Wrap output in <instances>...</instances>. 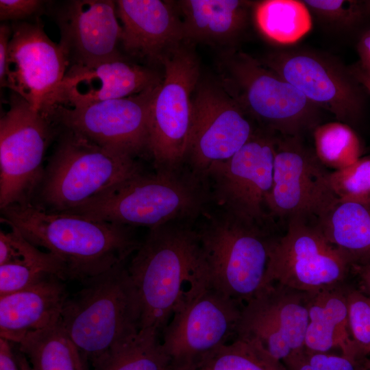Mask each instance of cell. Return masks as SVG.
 Listing matches in <instances>:
<instances>
[{
  "instance_id": "6da1fadb",
  "label": "cell",
  "mask_w": 370,
  "mask_h": 370,
  "mask_svg": "<svg viewBox=\"0 0 370 370\" xmlns=\"http://www.w3.org/2000/svg\"><path fill=\"white\" fill-rule=\"evenodd\" d=\"M1 221L56 256L66 280L84 282L126 262L141 243L132 227L46 210L33 202L1 209Z\"/></svg>"
},
{
  "instance_id": "7a4b0ae2",
  "label": "cell",
  "mask_w": 370,
  "mask_h": 370,
  "mask_svg": "<svg viewBox=\"0 0 370 370\" xmlns=\"http://www.w3.org/2000/svg\"><path fill=\"white\" fill-rule=\"evenodd\" d=\"M188 223L150 229L127 266L139 301L140 330L160 334L178 306L210 284L197 232Z\"/></svg>"
},
{
  "instance_id": "3957f363",
  "label": "cell",
  "mask_w": 370,
  "mask_h": 370,
  "mask_svg": "<svg viewBox=\"0 0 370 370\" xmlns=\"http://www.w3.org/2000/svg\"><path fill=\"white\" fill-rule=\"evenodd\" d=\"M192 173L156 171L118 184L66 213L149 229L189 222L202 212L206 194Z\"/></svg>"
},
{
  "instance_id": "277c9868",
  "label": "cell",
  "mask_w": 370,
  "mask_h": 370,
  "mask_svg": "<svg viewBox=\"0 0 370 370\" xmlns=\"http://www.w3.org/2000/svg\"><path fill=\"white\" fill-rule=\"evenodd\" d=\"M67 297L60 321L67 336L92 363L140 329L138 298L125 262L82 282Z\"/></svg>"
},
{
  "instance_id": "5b68a950",
  "label": "cell",
  "mask_w": 370,
  "mask_h": 370,
  "mask_svg": "<svg viewBox=\"0 0 370 370\" xmlns=\"http://www.w3.org/2000/svg\"><path fill=\"white\" fill-rule=\"evenodd\" d=\"M60 128L58 143L33 201L40 208L54 212H68L106 190L143 173L136 158L102 147L71 130Z\"/></svg>"
},
{
  "instance_id": "8992f818",
  "label": "cell",
  "mask_w": 370,
  "mask_h": 370,
  "mask_svg": "<svg viewBox=\"0 0 370 370\" xmlns=\"http://www.w3.org/2000/svg\"><path fill=\"white\" fill-rule=\"evenodd\" d=\"M219 70L223 88L268 131L301 136L317 126L319 108L260 60L230 49L221 56Z\"/></svg>"
},
{
  "instance_id": "52a82bcc",
  "label": "cell",
  "mask_w": 370,
  "mask_h": 370,
  "mask_svg": "<svg viewBox=\"0 0 370 370\" xmlns=\"http://www.w3.org/2000/svg\"><path fill=\"white\" fill-rule=\"evenodd\" d=\"M160 64L164 73L150 107L148 153L156 171H174L186 158L199 62L192 44L183 42Z\"/></svg>"
},
{
  "instance_id": "ba28073f",
  "label": "cell",
  "mask_w": 370,
  "mask_h": 370,
  "mask_svg": "<svg viewBox=\"0 0 370 370\" xmlns=\"http://www.w3.org/2000/svg\"><path fill=\"white\" fill-rule=\"evenodd\" d=\"M197 230L210 285L247 303L262 288L271 240L258 226L223 212Z\"/></svg>"
},
{
  "instance_id": "9c48e42d",
  "label": "cell",
  "mask_w": 370,
  "mask_h": 370,
  "mask_svg": "<svg viewBox=\"0 0 370 370\" xmlns=\"http://www.w3.org/2000/svg\"><path fill=\"white\" fill-rule=\"evenodd\" d=\"M0 119V208L32 202L43 178L42 163L55 134L53 123L15 92Z\"/></svg>"
},
{
  "instance_id": "30bf717a",
  "label": "cell",
  "mask_w": 370,
  "mask_h": 370,
  "mask_svg": "<svg viewBox=\"0 0 370 370\" xmlns=\"http://www.w3.org/2000/svg\"><path fill=\"white\" fill-rule=\"evenodd\" d=\"M210 284L184 299L162 334L171 370H195L212 352L236 335L243 307Z\"/></svg>"
},
{
  "instance_id": "8fae6325",
  "label": "cell",
  "mask_w": 370,
  "mask_h": 370,
  "mask_svg": "<svg viewBox=\"0 0 370 370\" xmlns=\"http://www.w3.org/2000/svg\"><path fill=\"white\" fill-rule=\"evenodd\" d=\"M351 263L317 227L308 225L301 219H291L284 236L271 240L262 288L277 283L315 293L339 286Z\"/></svg>"
},
{
  "instance_id": "7c38bea8",
  "label": "cell",
  "mask_w": 370,
  "mask_h": 370,
  "mask_svg": "<svg viewBox=\"0 0 370 370\" xmlns=\"http://www.w3.org/2000/svg\"><path fill=\"white\" fill-rule=\"evenodd\" d=\"M158 86L127 97L80 107L55 106L42 114L59 127L107 149L134 158L149 156V111Z\"/></svg>"
},
{
  "instance_id": "4fadbf2b",
  "label": "cell",
  "mask_w": 370,
  "mask_h": 370,
  "mask_svg": "<svg viewBox=\"0 0 370 370\" xmlns=\"http://www.w3.org/2000/svg\"><path fill=\"white\" fill-rule=\"evenodd\" d=\"M277 137L255 132L229 159L212 164L204 178L212 180L213 197L223 212L258 226L272 188Z\"/></svg>"
},
{
  "instance_id": "5bb4252c",
  "label": "cell",
  "mask_w": 370,
  "mask_h": 370,
  "mask_svg": "<svg viewBox=\"0 0 370 370\" xmlns=\"http://www.w3.org/2000/svg\"><path fill=\"white\" fill-rule=\"evenodd\" d=\"M255 132L251 118L220 84L199 82L186 158L191 173L203 180L212 164L231 158Z\"/></svg>"
},
{
  "instance_id": "9a60e30c",
  "label": "cell",
  "mask_w": 370,
  "mask_h": 370,
  "mask_svg": "<svg viewBox=\"0 0 370 370\" xmlns=\"http://www.w3.org/2000/svg\"><path fill=\"white\" fill-rule=\"evenodd\" d=\"M338 201L329 173L301 136L277 138L273 184L266 201L270 212L289 220L309 216L320 219Z\"/></svg>"
},
{
  "instance_id": "2e32d148",
  "label": "cell",
  "mask_w": 370,
  "mask_h": 370,
  "mask_svg": "<svg viewBox=\"0 0 370 370\" xmlns=\"http://www.w3.org/2000/svg\"><path fill=\"white\" fill-rule=\"evenodd\" d=\"M309 295L277 283L264 287L243 307L236 336L258 341L284 363L305 349Z\"/></svg>"
},
{
  "instance_id": "e0dca14e",
  "label": "cell",
  "mask_w": 370,
  "mask_h": 370,
  "mask_svg": "<svg viewBox=\"0 0 370 370\" xmlns=\"http://www.w3.org/2000/svg\"><path fill=\"white\" fill-rule=\"evenodd\" d=\"M6 67L7 87L41 112L70 64L65 50L45 34L40 21L12 25Z\"/></svg>"
},
{
  "instance_id": "ac0fdd59",
  "label": "cell",
  "mask_w": 370,
  "mask_h": 370,
  "mask_svg": "<svg viewBox=\"0 0 370 370\" xmlns=\"http://www.w3.org/2000/svg\"><path fill=\"white\" fill-rule=\"evenodd\" d=\"M55 18L61 34L59 43L71 66L123 58L118 50L122 27L114 1H67L56 8Z\"/></svg>"
},
{
  "instance_id": "d6986e66",
  "label": "cell",
  "mask_w": 370,
  "mask_h": 370,
  "mask_svg": "<svg viewBox=\"0 0 370 370\" xmlns=\"http://www.w3.org/2000/svg\"><path fill=\"white\" fill-rule=\"evenodd\" d=\"M260 62L338 120L349 122L360 112L361 103L356 86L332 62L301 52L272 53Z\"/></svg>"
},
{
  "instance_id": "ffe728a7",
  "label": "cell",
  "mask_w": 370,
  "mask_h": 370,
  "mask_svg": "<svg viewBox=\"0 0 370 370\" xmlns=\"http://www.w3.org/2000/svg\"><path fill=\"white\" fill-rule=\"evenodd\" d=\"M162 80L153 70L123 58L93 65H72L41 112L55 106L80 107L127 97L156 87Z\"/></svg>"
},
{
  "instance_id": "44dd1931",
  "label": "cell",
  "mask_w": 370,
  "mask_h": 370,
  "mask_svg": "<svg viewBox=\"0 0 370 370\" xmlns=\"http://www.w3.org/2000/svg\"><path fill=\"white\" fill-rule=\"evenodd\" d=\"M115 2L122 27L121 44L130 56L161 63L167 52L186 42L182 20L171 1Z\"/></svg>"
},
{
  "instance_id": "7402d4cb",
  "label": "cell",
  "mask_w": 370,
  "mask_h": 370,
  "mask_svg": "<svg viewBox=\"0 0 370 370\" xmlns=\"http://www.w3.org/2000/svg\"><path fill=\"white\" fill-rule=\"evenodd\" d=\"M62 280L49 275L33 285L0 297V336L17 344L29 333L60 318L68 297Z\"/></svg>"
},
{
  "instance_id": "603a6c76",
  "label": "cell",
  "mask_w": 370,
  "mask_h": 370,
  "mask_svg": "<svg viewBox=\"0 0 370 370\" xmlns=\"http://www.w3.org/2000/svg\"><path fill=\"white\" fill-rule=\"evenodd\" d=\"M250 4L238 0L178 1L185 41L223 46L230 44L245 28Z\"/></svg>"
},
{
  "instance_id": "cb8c5ba5",
  "label": "cell",
  "mask_w": 370,
  "mask_h": 370,
  "mask_svg": "<svg viewBox=\"0 0 370 370\" xmlns=\"http://www.w3.org/2000/svg\"><path fill=\"white\" fill-rule=\"evenodd\" d=\"M307 307L306 350L329 352L338 348L341 355L358 363L349 332L346 292L340 285L310 293Z\"/></svg>"
},
{
  "instance_id": "d4e9b609",
  "label": "cell",
  "mask_w": 370,
  "mask_h": 370,
  "mask_svg": "<svg viewBox=\"0 0 370 370\" xmlns=\"http://www.w3.org/2000/svg\"><path fill=\"white\" fill-rule=\"evenodd\" d=\"M317 228L354 262L370 259V207L338 201L319 219Z\"/></svg>"
},
{
  "instance_id": "484cf974",
  "label": "cell",
  "mask_w": 370,
  "mask_h": 370,
  "mask_svg": "<svg viewBox=\"0 0 370 370\" xmlns=\"http://www.w3.org/2000/svg\"><path fill=\"white\" fill-rule=\"evenodd\" d=\"M91 365L93 370H168L169 360L159 334L141 329L114 345Z\"/></svg>"
},
{
  "instance_id": "4316f807",
  "label": "cell",
  "mask_w": 370,
  "mask_h": 370,
  "mask_svg": "<svg viewBox=\"0 0 370 370\" xmlns=\"http://www.w3.org/2000/svg\"><path fill=\"white\" fill-rule=\"evenodd\" d=\"M16 345L32 370H79L80 353L67 336L60 319L27 334Z\"/></svg>"
},
{
  "instance_id": "83f0119b",
  "label": "cell",
  "mask_w": 370,
  "mask_h": 370,
  "mask_svg": "<svg viewBox=\"0 0 370 370\" xmlns=\"http://www.w3.org/2000/svg\"><path fill=\"white\" fill-rule=\"evenodd\" d=\"M254 16L261 32L280 44L296 42L312 28L308 8L301 1H262L256 4Z\"/></svg>"
},
{
  "instance_id": "f1b7e54d",
  "label": "cell",
  "mask_w": 370,
  "mask_h": 370,
  "mask_svg": "<svg viewBox=\"0 0 370 370\" xmlns=\"http://www.w3.org/2000/svg\"><path fill=\"white\" fill-rule=\"evenodd\" d=\"M195 370H287L257 340L236 336L223 344L198 365Z\"/></svg>"
},
{
  "instance_id": "f546056e",
  "label": "cell",
  "mask_w": 370,
  "mask_h": 370,
  "mask_svg": "<svg viewBox=\"0 0 370 370\" xmlns=\"http://www.w3.org/2000/svg\"><path fill=\"white\" fill-rule=\"evenodd\" d=\"M313 136L315 154L322 164L336 171L359 160L358 138L347 124L330 122L317 125Z\"/></svg>"
},
{
  "instance_id": "4dcf8cb0",
  "label": "cell",
  "mask_w": 370,
  "mask_h": 370,
  "mask_svg": "<svg viewBox=\"0 0 370 370\" xmlns=\"http://www.w3.org/2000/svg\"><path fill=\"white\" fill-rule=\"evenodd\" d=\"M10 227V232L0 231V265L12 262L37 264L49 269L61 280H66L64 266L56 256L42 251L16 228Z\"/></svg>"
},
{
  "instance_id": "1f68e13d",
  "label": "cell",
  "mask_w": 370,
  "mask_h": 370,
  "mask_svg": "<svg viewBox=\"0 0 370 370\" xmlns=\"http://www.w3.org/2000/svg\"><path fill=\"white\" fill-rule=\"evenodd\" d=\"M331 188L340 201L368 205L370 203V159L329 173Z\"/></svg>"
},
{
  "instance_id": "d6a6232c",
  "label": "cell",
  "mask_w": 370,
  "mask_h": 370,
  "mask_svg": "<svg viewBox=\"0 0 370 370\" xmlns=\"http://www.w3.org/2000/svg\"><path fill=\"white\" fill-rule=\"evenodd\" d=\"M346 299L349 332L358 362L370 354V297L349 290Z\"/></svg>"
},
{
  "instance_id": "836d02e7",
  "label": "cell",
  "mask_w": 370,
  "mask_h": 370,
  "mask_svg": "<svg viewBox=\"0 0 370 370\" xmlns=\"http://www.w3.org/2000/svg\"><path fill=\"white\" fill-rule=\"evenodd\" d=\"M308 8L328 21L349 25L370 13V1L308 0Z\"/></svg>"
},
{
  "instance_id": "e575fe53",
  "label": "cell",
  "mask_w": 370,
  "mask_h": 370,
  "mask_svg": "<svg viewBox=\"0 0 370 370\" xmlns=\"http://www.w3.org/2000/svg\"><path fill=\"white\" fill-rule=\"evenodd\" d=\"M49 275L55 274L37 264L21 262L1 264L0 297L26 288Z\"/></svg>"
},
{
  "instance_id": "d590c367",
  "label": "cell",
  "mask_w": 370,
  "mask_h": 370,
  "mask_svg": "<svg viewBox=\"0 0 370 370\" xmlns=\"http://www.w3.org/2000/svg\"><path fill=\"white\" fill-rule=\"evenodd\" d=\"M284 365L287 370H361L358 363L343 355L309 352L306 349L291 356Z\"/></svg>"
},
{
  "instance_id": "8d00e7d4",
  "label": "cell",
  "mask_w": 370,
  "mask_h": 370,
  "mask_svg": "<svg viewBox=\"0 0 370 370\" xmlns=\"http://www.w3.org/2000/svg\"><path fill=\"white\" fill-rule=\"evenodd\" d=\"M44 2L39 0H1L0 19L16 21L25 20L40 12Z\"/></svg>"
},
{
  "instance_id": "74e56055",
  "label": "cell",
  "mask_w": 370,
  "mask_h": 370,
  "mask_svg": "<svg viewBox=\"0 0 370 370\" xmlns=\"http://www.w3.org/2000/svg\"><path fill=\"white\" fill-rule=\"evenodd\" d=\"M12 26L7 23L0 25V84L1 88L7 87L6 67L8 48L12 36Z\"/></svg>"
},
{
  "instance_id": "f35d334b",
  "label": "cell",
  "mask_w": 370,
  "mask_h": 370,
  "mask_svg": "<svg viewBox=\"0 0 370 370\" xmlns=\"http://www.w3.org/2000/svg\"><path fill=\"white\" fill-rule=\"evenodd\" d=\"M10 343L0 338V370H21Z\"/></svg>"
},
{
  "instance_id": "ab89813d",
  "label": "cell",
  "mask_w": 370,
  "mask_h": 370,
  "mask_svg": "<svg viewBox=\"0 0 370 370\" xmlns=\"http://www.w3.org/2000/svg\"><path fill=\"white\" fill-rule=\"evenodd\" d=\"M358 51L360 60V69L370 77V30L361 38L358 45Z\"/></svg>"
},
{
  "instance_id": "60d3db41",
  "label": "cell",
  "mask_w": 370,
  "mask_h": 370,
  "mask_svg": "<svg viewBox=\"0 0 370 370\" xmlns=\"http://www.w3.org/2000/svg\"><path fill=\"white\" fill-rule=\"evenodd\" d=\"M352 75L370 92V77L366 75L360 67H356L352 70Z\"/></svg>"
},
{
  "instance_id": "b9f144b4",
  "label": "cell",
  "mask_w": 370,
  "mask_h": 370,
  "mask_svg": "<svg viewBox=\"0 0 370 370\" xmlns=\"http://www.w3.org/2000/svg\"><path fill=\"white\" fill-rule=\"evenodd\" d=\"M359 273L363 283L370 293V263L360 267Z\"/></svg>"
},
{
  "instance_id": "7bdbcfd3",
  "label": "cell",
  "mask_w": 370,
  "mask_h": 370,
  "mask_svg": "<svg viewBox=\"0 0 370 370\" xmlns=\"http://www.w3.org/2000/svg\"><path fill=\"white\" fill-rule=\"evenodd\" d=\"M14 354L21 370H32L26 357L18 349L14 351Z\"/></svg>"
},
{
  "instance_id": "ee69618b",
  "label": "cell",
  "mask_w": 370,
  "mask_h": 370,
  "mask_svg": "<svg viewBox=\"0 0 370 370\" xmlns=\"http://www.w3.org/2000/svg\"><path fill=\"white\" fill-rule=\"evenodd\" d=\"M79 370H89L88 360L80 354Z\"/></svg>"
},
{
  "instance_id": "f6af8a7d",
  "label": "cell",
  "mask_w": 370,
  "mask_h": 370,
  "mask_svg": "<svg viewBox=\"0 0 370 370\" xmlns=\"http://www.w3.org/2000/svg\"><path fill=\"white\" fill-rule=\"evenodd\" d=\"M363 367L365 370H370V360L365 362Z\"/></svg>"
},
{
  "instance_id": "bcb514c9",
  "label": "cell",
  "mask_w": 370,
  "mask_h": 370,
  "mask_svg": "<svg viewBox=\"0 0 370 370\" xmlns=\"http://www.w3.org/2000/svg\"><path fill=\"white\" fill-rule=\"evenodd\" d=\"M168 370H171V369H169Z\"/></svg>"
}]
</instances>
